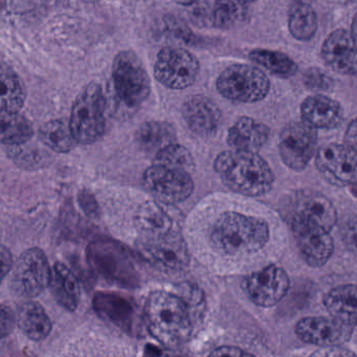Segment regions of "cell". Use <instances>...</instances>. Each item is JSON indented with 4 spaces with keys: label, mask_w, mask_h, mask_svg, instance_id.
<instances>
[{
    "label": "cell",
    "mask_w": 357,
    "mask_h": 357,
    "mask_svg": "<svg viewBox=\"0 0 357 357\" xmlns=\"http://www.w3.org/2000/svg\"><path fill=\"white\" fill-rule=\"evenodd\" d=\"M150 333L160 344L174 347L185 344L193 332V319L185 301L171 292H152L145 304Z\"/></svg>",
    "instance_id": "1"
},
{
    "label": "cell",
    "mask_w": 357,
    "mask_h": 357,
    "mask_svg": "<svg viewBox=\"0 0 357 357\" xmlns=\"http://www.w3.org/2000/svg\"><path fill=\"white\" fill-rule=\"evenodd\" d=\"M214 168L231 191L250 197L268 193L275 181L271 167L257 152H222L217 156Z\"/></svg>",
    "instance_id": "2"
},
{
    "label": "cell",
    "mask_w": 357,
    "mask_h": 357,
    "mask_svg": "<svg viewBox=\"0 0 357 357\" xmlns=\"http://www.w3.org/2000/svg\"><path fill=\"white\" fill-rule=\"evenodd\" d=\"M211 240L229 256H248L262 250L269 240L266 221L237 212H227L214 223Z\"/></svg>",
    "instance_id": "3"
},
{
    "label": "cell",
    "mask_w": 357,
    "mask_h": 357,
    "mask_svg": "<svg viewBox=\"0 0 357 357\" xmlns=\"http://www.w3.org/2000/svg\"><path fill=\"white\" fill-rule=\"evenodd\" d=\"M106 100L98 83L87 85L75 100L70 125L77 143L91 145L105 131Z\"/></svg>",
    "instance_id": "4"
},
{
    "label": "cell",
    "mask_w": 357,
    "mask_h": 357,
    "mask_svg": "<svg viewBox=\"0 0 357 357\" xmlns=\"http://www.w3.org/2000/svg\"><path fill=\"white\" fill-rule=\"evenodd\" d=\"M216 86L225 99L240 103H256L268 95L271 81L256 66L238 63L221 73Z\"/></svg>",
    "instance_id": "5"
},
{
    "label": "cell",
    "mask_w": 357,
    "mask_h": 357,
    "mask_svg": "<svg viewBox=\"0 0 357 357\" xmlns=\"http://www.w3.org/2000/svg\"><path fill=\"white\" fill-rule=\"evenodd\" d=\"M112 79L119 99L128 108H135L151 93L149 75L133 52L123 51L114 58Z\"/></svg>",
    "instance_id": "6"
},
{
    "label": "cell",
    "mask_w": 357,
    "mask_h": 357,
    "mask_svg": "<svg viewBox=\"0 0 357 357\" xmlns=\"http://www.w3.org/2000/svg\"><path fill=\"white\" fill-rule=\"evenodd\" d=\"M197 58L183 47H165L154 64L156 80L167 89L183 91L195 83L199 75Z\"/></svg>",
    "instance_id": "7"
},
{
    "label": "cell",
    "mask_w": 357,
    "mask_h": 357,
    "mask_svg": "<svg viewBox=\"0 0 357 357\" xmlns=\"http://www.w3.org/2000/svg\"><path fill=\"white\" fill-rule=\"evenodd\" d=\"M139 254L156 268L165 271H179L189 265L187 243L175 231L156 237H142L137 243Z\"/></svg>",
    "instance_id": "8"
},
{
    "label": "cell",
    "mask_w": 357,
    "mask_h": 357,
    "mask_svg": "<svg viewBox=\"0 0 357 357\" xmlns=\"http://www.w3.org/2000/svg\"><path fill=\"white\" fill-rule=\"evenodd\" d=\"M51 277L47 255L40 248H30L20 255L14 266L12 289L18 296L34 298L49 287Z\"/></svg>",
    "instance_id": "9"
},
{
    "label": "cell",
    "mask_w": 357,
    "mask_h": 357,
    "mask_svg": "<svg viewBox=\"0 0 357 357\" xmlns=\"http://www.w3.org/2000/svg\"><path fill=\"white\" fill-rule=\"evenodd\" d=\"M321 176L337 187L357 185V149L344 144L324 146L315 155Z\"/></svg>",
    "instance_id": "10"
},
{
    "label": "cell",
    "mask_w": 357,
    "mask_h": 357,
    "mask_svg": "<svg viewBox=\"0 0 357 357\" xmlns=\"http://www.w3.org/2000/svg\"><path fill=\"white\" fill-rule=\"evenodd\" d=\"M144 185L150 193L165 204L183 202L194 191V181L190 172L158 165H152L146 170Z\"/></svg>",
    "instance_id": "11"
},
{
    "label": "cell",
    "mask_w": 357,
    "mask_h": 357,
    "mask_svg": "<svg viewBox=\"0 0 357 357\" xmlns=\"http://www.w3.org/2000/svg\"><path fill=\"white\" fill-rule=\"evenodd\" d=\"M292 233L304 260L312 267H321L331 258L334 241L329 231L301 215L290 221Z\"/></svg>",
    "instance_id": "12"
},
{
    "label": "cell",
    "mask_w": 357,
    "mask_h": 357,
    "mask_svg": "<svg viewBox=\"0 0 357 357\" xmlns=\"http://www.w3.org/2000/svg\"><path fill=\"white\" fill-rule=\"evenodd\" d=\"M317 135L306 123L286 125L280 135V155L284 164L294 171H303L314 156Z\"/></svg>",
    "instance_id": "13"
},
{
    "label": "cell",
    "mask_w": 357,
    "mask_h": 357,
    "mask_svg": "<svg viewBox=\"0 0 357 357\" xmlns=\"http://www.w3.org/2000/svg\"><path fill=\"white\" fill-rule=\"evenodd\" d=\"M89 260L91 267L108 281L118 283H135V269L126 250L114 242L98 240L89 248Z\"/></svg>",
    "instance_id": "14"
},
{
    "label": "cell",
    "mask_w": 357,
    "mask_h": 357,
    "mask_svg": "<svg viewBox=\"0 0 357 357\" xmlns=\"http://www.w3.org/2000/svg\"><path fill=\"white\" fill-rule=\"evenodd\" d=\"M290 279L287 273L277 265H269L252 273L244 281V288L250 300L261 307L278 304L287 294Z\"/></svg>",
    "instance_id": "15"
},
{
    "label": "cell",
    "mask_w": 357,
    "mask_h": 357,
    "mask_svg": "<svg viewBox=\"0 0 357 357\" xmlns=\"http://www.w3.org/2000/svg\"><path fill=\"white\" fill-rule=\"evenodd\" d=\"M296 333L307 344L321 347L340 346L350 340L353 326L333 317H309L296 323Z\"/></svg>",
    "instance_id": "16"
},
{
    "label": "cell",
    "mask_w": 357,
    "mask_h": 357,
    "mask_svg": "<svg viewBox=\"0 0 357 357\" xmlns=\"http://www.w3.org/2000/svg\"><path fill=\"white\" fill-rule=\"evenodd\" d=\"M321 57L333 72L344 76L357 74V43L348 31L330 33L321 47Z\"/></svg>",
    "instance_id": "17"
},
{
    "label": "cell",
    "mask_w": 357,
    "mask_h": 357,
    "mask_svg": "<svg viewBox=\"0 0 357 357\" xmlns=\"http://www.w3.org/2000/svg\"><path fill=\"white\" fill-rule=\"evenodd\" d=\"M183 116L188 127L200 137L214 135L222 118L217 104L202 95L192 96L183 103Z\"/></svg>",
    "instance_id": "18"
},
{
    "label": "cell",
    "mask_w": 357,
    "mask_h": 357,
    "mask_svg": "<svg viewBox=\"0 0 357 357\" xmlns=\"http://www.w3.org/2000/svg\"><path fill=\"white\" fill-rule=\"evenodd\" d=\"M302 121L315 129H334L344 121V110L335 100L327 96L313 95L301 105Z\"/></svg>",
    "instance_id": "19"
},
{
    "label": "cell",
    "mask_w": 357,
    "mask_h": 357,
    "mask_svg": "<svg viewBox=\"0 0 357 357\" xmlns=\"http://www.w3.org/2000/svg\"><path fill=\"white\" fill-rule=\"evenodd\" d=\"M271 130L266 125L250 116H242L227 133V144L238 151L258 152L268 142Z\"/></svg>",
    "instance_id": "20"
},
{
    "label": "cell",
    "mask_w": 357,
    "mask_h": 357,
    "mask_svg": "<svg viewBox=\"0 0 357 357\" xmlns=\"http://www.w3.org/2000/svg\"><path fill=\"white\" fill-rule=\"evenodd\" d=\"M296 212L327 231H331L337 221V213L333 204L323 194L303 191L296 195Z\"/></svg>",
    "instance_id": "21"
},
{
    "label": "cell",
    "mask_w": 357,
    "mask_h": 357,
    "mask_svg": "<svg viewBox=\"0 0 357 357\" xmlns=\"http://www.w3.org/2000/svg\"><path fill=\"white\" fill-rule=\"evenodd\" d=\"M52 294L60 306L68 311H75L80 303L81 290L78 280L64 263L56 262L52 268Z\"/></svg>",
    "instance_id": "22"
},
{
    "label": "cell",
    "mask_w": 357,
    "mask_h": 357,
    "mask_svg": "<svg viewBox=\"0 0 357 357\" xmlns=\"http://www.w3.org/2000/svg\"><path fill=\"white\" fill-rule=\"evenodd\" d=\"M324 304L331 317L357 326V285L346 284L332 288L326 294Z\"/></svg>",
    "instance_id": "23"
},
{
    "label": "cell",
    "mask_w": 357,
    "mask_h": 357,
    "mask_svg": "<svg viewBox=\"0 0 357 357\" xmlns=\"http://www.w3.org/2000/svg\"><path fill=\"white\" fill-rule=\"evenodd\" d=\"M135 222L142 237H156L173 231L172 219L162 206L154 202H146L139 206Z\"/></svg>",
    "instance_id": "24"
},
{
    "label": "cell",
    "mask_w": 357,
    "mask_h": 357,
    "mask_svg": "<svg viewBox=\"0 0 357 357\" xmlns=\"http://www.w3.org/2000/svg\"><path fill=\"white\" fill-rule=\"evenodd\" d=\"M17 324L30 340L40 342L52 331V321L47 311L38 302L26 301L17 311Z\"/></svg>",
    "instance_id": "25"
},
{
    "label": "cell",
    "mask_w": 357,
    "mask_h": 357,
    "mask_svg": "<svg viewBox=\"0 0 357 357\" xmlns=\"http://www.w3.org/2000/svg\"><path fill=\"white\" fill-rule=\"evenodd\" d=\"M96 312L121 327L130 325L135 315V308L130 301L112 292H99L93 298Z\"/></svg>",
    "instance_id": "26"
},
{
    "label": "cell",
    "mask_w": 357,
    "mask_h": 357,
    "mask_svg": "<svg viewBox=\"0 0 357 357\" xmlns=\"http://www.w3.org/2000/svg\"><path fill=\"white\" fill-rule=\"evenodd\" d=\"M137 142L144 151L156 154L166 146L176 143V131L169 123L146 122L137 130Z\"/></svg>",
    "instance_id": "27"
},
{
    "label": "cell",
    "mask_w": 357,
    "mask_h": 357,
    "mask_svg": "<svg viewBox=\"0 0 357 357\" xmlns=\"http://www.w3.org/2000/svg\"><path fill=\"white\" fill-rule=\"evenodd\" d=\"M26 93L20 77L12 68H1V112L17 114L24 107Z\"/></svg>",
    "instance_id": "28"
},
{
    "label": "cell",
    "mask_w": 357,
    "mask_h": 357,
    "mask_svg": "<svg viewBox=\"0 0 357 357\" xmlns=\"http://www.w3.org/2000/svg\"><path fill=\"white\" fill-rule=\"evenodd\" d=\"M39 139L50 149L57 153H68L76 146L77 141L70 122L53 120L45 123L39 130Z\"/></svg>",
    "instance_id": "29"
},
{
    "label": "cell",
    "mask_w": 357,
    "mask_h": 357,
    "mask_svg": "<svg viewBox=\"0 0 357 357\" xmlns=\"http://www.w3.org/2000/svg\"><path fill=\"white\" fill-rule=\"evenodd\" d=\"M288 29L296 40H310L317 30V16L312 7L301 1L294 3L288 14Z\"/></svg>",
    "instance_id": "30"
},
{
    "label": "cell",
    "mask_w": 357,
    "mask_h": 357,
    "mask_svg": "<svg viewBox=\"0 0 357 357\" xmlns=\"http://www.w3.org/2000/svg\"><path fill=\"white\" fill-rule=\"evenodd\" d=\"M248 58L252 63L282 78H289L298 72V64L281 52L256 49L248 54Z\"/></svg>",
    "instance_id": "31"
},
{
    "label": "cell",
    "mask_w": 357,
    "mask_h": 357,
    "mask_svg": "<svg viewBox=\"0 0 357 357\" xmlns=\"http://www.w3.org/2000/svg\"><path fill=\"white\" fill-rule=\"evenodd\" d=\"M34 135L32 124L26 116L1 112V142L6 146L29 143Z\"/></svg>",
    "instance_id": "32"
},
{
    "label": "cell",
    "mask_w": 357,
    "mask_h": 357,
    "mask_svg": "<svg viewBox=\"0 0 357 357\" xmlns=\"http://www.w3.org/2000/svg\"><path fill=\"white\" fill-rule=\"evenodd\" d=\"M248 7L243 0H215L212 22L217 28L227 29L243 22Z\"/></svg>",
    "instance_id": "33"
},
{
    "label": "cell",
    "mask_w": 357,
    "mask_h": 357,
    "mask_svg": "<svg viewBox=\"0 0 357 357\" xmlns=\"http://www.w3.org/2000/svg\"><path fill=\"white\" fill-rule=\"evenodd\" d=\"M8 158L13 160L16 166L24 170H39L49 166L50 155L47 152L38 148L29 146L28 143L22 145L7 146Z\"/></svg>",
    "instance_id": "34"
},
{
    "label": "cell",
    "mask_w": 357,
    "mask_h": 357,
    "mask_svg": "<svg viewBox=\"0 0 357 357\" xmlns=\"http://www.w3.org/2000/svg\"><path fill=\"white\" fill-rule=\"evenodd\" d=\"M153 165L183 169L191 172L194 169V160L187 148L173 143L162 148L154 155Z\"/></svg>",
    "instance_id": "35"
},
{
    "label": "cell",
    "mask_w": 357,
    "mask_h": 357,
    "mask_svg": "<svg viewBox=\"0 0 357 357\" xmlns=\"http://www.w3.org/2000/svg\"><path fill=\"white\" fill-rule=\"evenodd\" d=\"M303 83L309 91L319 93H330L334 87L331 77L317 68H310L304 73Z\"/></svg>",
    "instance_id": "36"
},
{
    "label": "cell",
    "mask_w": 357,
    "mask_h": 357,
    "mask_svg": "<svg viewBox=\"0 0 357 357\" xmlns=\"http://www.w3.org/2000/svg\"><path fill=\"white\" fill-rule=\"evenodd\" d=\"M179 292H181L179 296L185 301L192 314H193L195 310L202 313V311L204 309V292H202L200 288L185 284V285H183V288L179 290Z\"/></svg>",
    "instance_id": "37"
},
{
    "label": "cell",
    "mask_w": 357,
    "mask_h": 357,
    "mask_svg": "<svg viewBox=\"0 0 357 357\" xmlns=\"http://www.w3.org/2000/svg\"><path fill=\"white\" fill-rule=\"evenodd\" d=\"M340 236L346 248L357 255V216L347 217L342 221Z\"/></svg>",
    "instance_id": "38"
},
{
    "label": "cell",
    "mask_w": 357,
    "mask_h": 357,
    "mask_svg": "<svg viewBox=\"0 0 357 357\" xmlns=\"http://www.w3.org/2000/svg\"><path fill=\"white\" fill-rule=\"evenodd\" d=\"M17 323V315L14 314L13 311L10 307L3 305L1 306V325H0V332H1V338L11 333L15 324Z\"/></svg>",
    "instance_id": "39"
},
{
    "label": "cell",
    "mask_w": 357,
    "mask_h": 357,
    "mask_svg": "<svg viewBox=\"0 0 357 357\" xmlns=\"http://www.w3.org/2000/svg\"><path fill=\"white\" fill-rule=\"evenodd\" d=\"M79 204L81 208L89 216L95 217L98 215V204L96 202L93 194L89 193L86 190H83L79 194Z\"/></svg>",
    "instance_id": "40"
},
{
    "label": "cell",
    "mask_w": 357,
    "mask_h": 357,
    "mask_svg": "<svg viewBox=\"0 0 357 357\" xmlns=\"http://www.w3.org/2000/svg\"><path fill=\"white\" fill-rule=\"evenodd\" d=\"M211 356H250V353L245 352L237 347L225 346L215 349L210 353Z\"/></svg>",
    "instance_id": "41"
},
{
    "label": "cell",
    "mask_w": 357,
    "mask_h": 357,
    "mask_svg": "<svg viewBox=\"0 0 357 357\" xmlns=\"http://www.w3.org/2000/svg\"><path fill=\"white\" fill-rule=\"evenodd\" d=\"M12 267H13V256H12L9 248L3 245L1 246V275H3V279H5L6 275L11 271Z\"/></svg>",
    "instance_id": "42"
},
{
    "label": "cell",
    "mask_w": 357,
    "mask_h": 357,
    "mask_svg": "<svg viewBox=\"0 0 357 357\" xmlns=\"http://www.w3.org/2000/svg\"><path fill=\"white\" fill-rule=\"evenodd\" d=\"M344 144L357 149V118L354 119L344 133Z\"/></svg>",
    "instance_id": "43"
},
{
    "label": "cell",
    "mask_w": 357,
    "mask_h": 357,
    "mask_svg": "<svg viewBox=\"0 0 357 357\" xmlns=\"http://www.w3.org/2000/svg\"><path fill=\"white\" fill-rule=\"evenodd\" d=\"M338 346L329 347L326 349L325 351H319V352L315 353V355H326V356H342V355H355V353L349 352V351L344 350V349H338Z\"/></svg>",
    "instance_id": "44"
},
{
    "label": "cell",
    "mask_w": 357,
    "mask_h": 357,
    "mask_svg": "<svg viewBox=\"0 0 357 357\" xmlns=\"http://www.w3.org/2000/svg\"><path fill=\"white\" fill-rule=\"evenodd\" d=\"M351 34L353 38L355 39L357 43V13L355 14L354 18L352 20V26H351Z\"/></svg>",
    "instance_id": "45"
},
{
    "label": "cell",
    "mask_w": 357,
    "mask_h": 357,
    "mask_svg": "<svg viewBox=\"0 0 357 357\" xmlns=\"http://www.w3.org/2000/svg\"><path fill=\"white\" fill-rule=\"evenodd\" d=\"M177 5L183 6V7H190L193 6L194 3H198L199 0H173Z\"/></svg>",
    "instance_id": "46"
},
{
    "label": "cell",
    "mask_w": 357,
    "mask_h": 357,
    "mask_svg": "<svg viewBox=\"0 0 357 357\" xmlns=\"http://www.w3.org/2000/svg\"><path fill=\"white\" fill-rule=\"evenodd\" d=\"M344 1H348V3H357V0H344Z\"/></svg>",
    "instance_id": "47"
},
{
    "label": "cell",
    "mask_w": 357,
    "mask_h": 357,
    "mask_svg": "<svg viewBox=\"0 0 357 357\" xmlns=\"http://www.w3.org/2000/svg\"><path fill=\"white\" fill-rule=\"evenodd\" d=\"M244 3H252V1H256V0H243Z\"/></svg>",
    "instance_id": "48"
}]
</instances>
